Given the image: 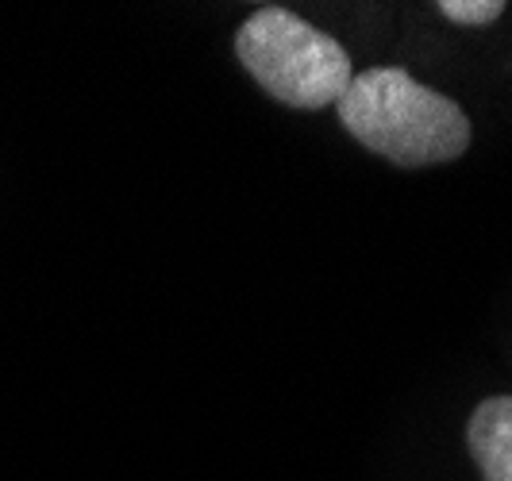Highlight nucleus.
Here are the masks:
<instances>
[{
  "label": "nucleus",
  "mask_w": 512,
  "mask_h": 481,
  "mask_svg": "<svg viewBox=\"0 0 512 481\" xmlns=\"http://www.w3.org/2000/svg\"><path fill=\"white\" fill-rule=\"evenodd\" d=\"M235 54L274 101L305 112L339 104L355 77L351 54L289 8L251 12L235 31Z\"/></svg>",
  "instance_id": "2"
},
{
  "label": "nucleus",
  "mask_w": 512,
  "mask_h": 481,
  "mask_svg": "<svg viewBox=\"0 0 512 481\" xmlns=\"http://www.w3.org/2000/svg\"><path fill=\"white\" fill-rule=\"evenodd\" d=\"M439 12L451 20V24H466V27H482L501 20L505 12V0H443Z\"/></svg>",
  "instance_id": "4"
},
{
  "label": "nucleus",
  "mask_w": 512,
  "mask_h": 481,
  "mask_svg": "<svg viewBox=\"0 0 512 481\" xmlns=\"http://www.w3.org/2000/svg\"><path fill=\"white\" fill-rule=\"evenodd\" d=\"M335 112L366 151L397 166H436L470 147V120L459 104L397 66L355 74Z\"/></svg>",
  "instance_id": "1"
},
{
  "label": "nucleus",
  "mask_w": 512,
  "mask_h": 481,
  "mask_svg": "<svg viewBox=\"0 0 512 481\" xmlns=\"http://www.w3.org/2000/svg\"><path fill=\"white\" fill-rule=\"evenodd\" d=\"M470 455L486 481H512V397H486L466 428Z\"/></svg>",
  "instance_id": "3"
}]
</instances>
